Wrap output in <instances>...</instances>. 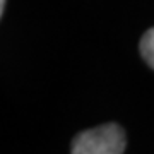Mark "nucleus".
Instances as JSON below:
<instances>
[{
  "label": "nucleus",
  "mask_w": 154,
  "mask_h": 154,
  "mask_svg": "<svg viewBox=\"0 0 154 154\" xmlns=\"http://www.w3.org/2000/svg\"><path fill=\"white\" fill-rule=\"evenodd\" d=\"M125 132L116 123H105L77 134L72 140V154H123Z\"/></svg>",
  "instance_id": "obj_1"
},
{
  "label": "nucleus",
  "mask_w": 154,
  "mask_h": 154,
  "mask_svg": "<svg viewBox=\"0 0 154 154\" xmlns=\"http://www.w3.org/2000/svg\"><path fill=\"white\" fill-rule=\"evenodd\" d=\"M140 55L151 69H154V28L147 29L140 38Z\"/></svg>",
  "instance_id": "obj_2"
},
{
  "label": "nucleus",
  "mask_w": 154,
  "mask_h": 154,
  "mask_svg": "<svg viewBox=\"0 0 154 154\" xmlns=\"http://www.w3.org/2000/svg\"><path fill=\"white\" fill-rule=\"evenodd\" d=\"M5 2L7 0H0V14L4 16V11H5Z\"/></svg>",
  "instance_id": "obj_3"
}]
</instances>
